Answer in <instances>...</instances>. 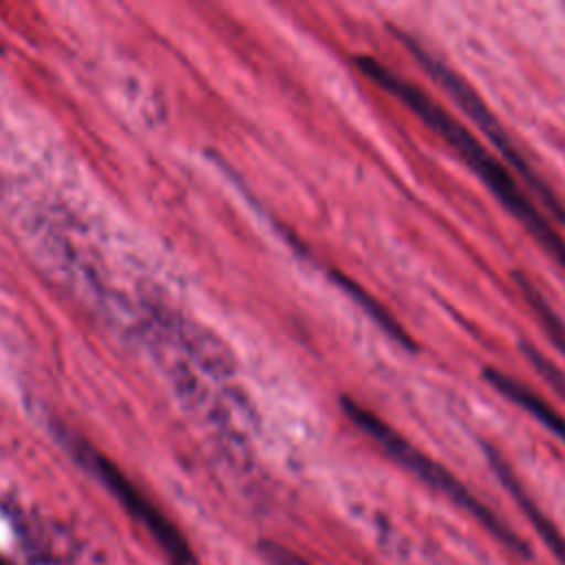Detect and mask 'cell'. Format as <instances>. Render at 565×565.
<instances>
[{"mask_svg":"<svg viewBox=\"0 0 565 565\" xmlns=\"http://www.w3.org/2000/svg\"><path fill=\"white\" fill-rule=\"evenodd\" d=\"M514 278H516V285H519V289L523 291L527 305L532 307V311H534L536 318L541 320L543 329L547 331L550 340H552V342L556 344V349L565 355V322H563V318L554 311V307H552V305L545 300V296L532 285L530 278H525L523 274H514Z\"/></svg>","mask_w":565,"mask_h":565,"instance_id":"8","label":"cell"},{"mask_svg":"<svg viewBox=\"0 0 565 565\" xmlns=\"http://www.w3.org/2000/svg\"><path fill=\"white\" fill-rule=\"evenodd\" d=\"M342 411L349 415V419L362 428L395 463L413 472L417 479H422L426 486L444 494L450 503H455L459 510L470 514L486 532H490L499 543H503L508 550L516 554H527L525 543L519 539V534L486 503L481 501L459 477H455L446 466L430 459L426 452H422L417 446H413L404 435H399L388 422H384L380 415L362 406L360 402L351 397H342Z\"/></svg>","mask_w":565,"mask_h":565,"instance_id":"2","label":"cell"},{"mask_svg":"<svg viewBox=\"0 0 565 565\" xmlns=\"http://www.w3.org/2000/svg\"><path fill=\"white\" fill-rule=\"evenodd\" d=\"M260 547H263L265 558H267L271 565H313V563L307 561L302 554H298L296 550L285 547V545H280V543L269 541V543H263Z\"/></svg>","mask_w":565,"mask_h":565,"instance_id":"10","label":"cell"},{"mask_svg":"<svg viewBox=\"0 0 565 565\" xmlns=\"http://www.w3.org/2000/svg\"><path fill=\"white\" fill-rule=\"evenodd\" d=\"M97 472L102 475L104 483L113 490V494L126 505V510L146 525V530L154 536V541L163 547L174 565H194L192 552L181 536V532L170 523V519L124 475L119 472L106 457L95 455Z\"/></svg>","mask_w":565,"mask_h":565,"instance_id":"4","label":"cell"},{"mask_svg":"<svg viewBox=\"0 0 565 565\" xmlns=\"http://www.w3.org/2000/svg\"><path fill=\"white\" fill-rule=\"evenodd\" d=\"M519 349L527 358V362L543 375V380L554 386V391L565 399V371H561L552 360H547L543 353H539L530 342H521Z\"/></svg>","mask_w":565,"mask_h":565,"instance_id":"9","label":"cell"},{"mask_svg":"<svg viewBox=\"0 0 565 565\" xmlns=\"http://www.w3.org/2000/svg\"><path fill=\"white\" fill-rule=\"evenodd\" d=\"M486 455L488 461L492 466V470L497 472L499 481L508 488V492L512 494V499L519 503V508L525 512V516L530 519V523L534 525V530L543 536L545 545L552 550V554L561 561V565H565V536L561 534V530L552 523V519L539 508V503L530 497V492L523 488V483L519 481V477L512 472V468L508 466V461L490 446H486Z\"/></svg>","mask_w":565,"mask_h":565,"instance_id":"5","label":"cell"},{"mask_svg":"<svg viewBox=\"0 0 565 565\" xmlns=\"http://www.w3.org/2000/svg\"><path fill=\"white\" fill-rule=\"evenodd\" d=\"M331 276H333V280L391 335V338H395V340H399L404 347H408V349H413L415 344H413V340L408 338V333L402 329V324L380 305V300H375L360 282H355V280H351L347 274H340V271H331Z\"/></svg>","mask_w":565,"mask_h":565,"instance_id":"7","label":"cell"},{"mask_svg":"<svg viewBox=\"0 0 565 565\" xmlns=\"http://www.w3.org/2000/svg\"><path fill=\"white\" fill-rule=\"evenodd\" d=\"M395 38L411 51V55L430 73V77L437 79V84L461 106V110L479 126V130L488 137V141L499 152V159H505V166L512 168L525 185L541 199L543 207L558 221L565 223V203L561 196L552 190V185L536 172V168L530 163V159L521 152L514 137L505 130V126L499 121V117L488 108V104L479 97V93L452 68L448 66L439 55H435L430 49H426L415 35L393 29Z\"/></svg>","mask_w":565,"mask_h":565,"instance_id":"3","label":"cell"},{"mask_svg":"<svg viewBox=\"0 0 565 565\" xmlns=\"http://www.w3.org/2000/svg\"><path fill=\"white\" fill-rule=\"evenodd\" d=\"M0 565H7V563H2V561H0Z\"/></svg>","mask_w":565,"mask_h":565,"instance_id":"11","label":"cell"},{"mask_svg":"<svg viewBox=\"0 0 565 565\" xmlns=\"http://www.w3.org/2000/svg\"><path fill=\"white\" fill-rule=\"evenodd\" d=\"M355 66L380 88L402 99L433 132H437L488 185L499 203L525 227V232L541 245V249L561 267H565V238L552 225V221L534 205V201L525 194V190L512 177L510 168L499 157L483 148L481 141L422 86L393 73L380 60L371 55H358Z\"/></svg>","mask_w":565,"mask_h":565,"instance_id":"1","label":"cell"},{"mask_svg":"<svg viewBox=\"0 0 565 565\" xmlns=\"http://www.w3.org/2000/svg\"><path fill=\"white\" fill-rule=\"evenodd\" d=\"M483 377L501 393L505 395L510 402H514L519 408H523L525 413H530L534 419H539L547 430H552L558 439H563L565 444V417L552 406L547 404L539 393H534L527 384L519 382L516 377L488 366L483 369Z\"/></svg>","mask_w":565,"mask_h":565,"instance_id":"6","label":"cell"}]
</instances>
